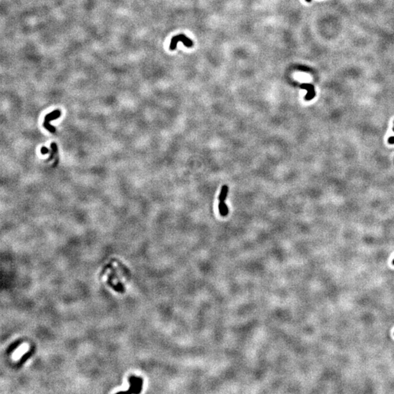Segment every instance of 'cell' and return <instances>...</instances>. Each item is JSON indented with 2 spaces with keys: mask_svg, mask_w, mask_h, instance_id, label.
<instances>
[{
  "mask_svg": "<svg viewBox=\"0 0 394 394\" xmlns=\"http://www.w3.org/2000/svg\"><path fill=\"white\" fill-rule=\"evenodd\" d=\"M229 192V187L226 185L222 186L219 196V212L222 216H226L229 213L228 207L225 204V199H226L227 193Z\"/></svg>",
  "mask_w": 394,
  "mask_h": 394,
  "instance_id": "6da1fadb",
  "label": "cell"
},
{
  "mask_svg": "<svg viewBox=\"0 0 394 394\" xmlns=\"http://www.w3.org/2000/svg\"><path fill=\"white\" fill-rule=\"evenodd\" d=\"M60 116L61 111L59 110V109H56V110H54L53 111V112H50L49 114L45 116L43 122V126L47 129V130H48L50 132H51V133H55V129L53 126H51V125L50 124V121H51V120H55V119L58 118H59Z\"/></svg>",
  "mask_w": 394,
  "mask_h": 394,
  "instance_id": "7a4b0ae2",
  "label": "cell"
},
{
  "mask_svg": "<svg viewBox=\"0 0 394 394\" xmlns=\"http://www.w3.org/2000/svg\"><path fill=\"white\" fill-rule=\"evenodd\" d=\"M180 41V42H183V44H184L185 46L188 47V48H190V47L193 46V43L190 39L187 37L185 36L184 35H179L177 36L174 37L172 39L171 43H170V48L171 51H173V50L177 48V42Z\"/></svg>",
  "mask_w": 394,
  "mask_h": 394,
  "instance_id": "3957f363",
  "label": "cell"
},
{
  "mask_svg": "<svg viewBox=\"0 0 394 394\" xmlns=\"http://www.w3.org/2000/svg\"><path fill=\"white\" fill-rule=\"evenodd\" d=\"M51 148H52V153H51V158L49 159V160H51V159H52L53 156V155L55 154V152H56V150H56V149H57V146H56V145H55V143H53L52 144H51Z\"/></svg>",
  "mask_w": 394,
  "mask_h": 394,
  "instance_id": "277c9868",
  "label": "cell"
},
{
  "mask_svg": "<svg viewBox=\"0 0 394 394\" xmlns=\"http://www.w3.org/2000/svg\"><path fill=\"white\" fill-rule=\"evenodd\" d=\"M48 152H49V150H48V149L47 148V147H42V149H41V153H42V154H46Z\"/></svg>",
  "mask_w": 394,
  "mask_h": 394,
  "instance_id": "5b68a950",
  "label": "cell"
},
{
  "mask_svg": "<svg viewBox=\"0 0 394 394\" xmlns=\"http://www.w3.org/2000/svg\"><path fill=\"white\" fill-rule=\"evenodd\" d=\"M388 143H391V144H394V136L390 137L389 139H388Z\"/></svg>",
  "mask_w": 394,
  "mask_h": 394,
  "instance_id": "8992f818",
  "label": "cell"
},
{
  "mask_svg": "<svg viewBox=\"0 0 394 394\" xmlns=\"http://www.w3.org/2000/svg\"><path fill=\"white\" fill-rule=\"evenodd\" d=\"M393 264H394V260H393Z\"/></svg>",
  "mask_w": 394,
  "mask_h": 394,
  "instance_id": "52a82bcc",
  "label": "cell"
},
{
  "mask_svg": "<svg viewBox=\"0 0 394 394\" xmlns=\"http://www.w3.org/2000/svg\"><path fill=\"white\" fill-rule=\"evenodd\" d=\"M393 130H394V129H393Z\"/></svg>",
  "mask_w": 394,
  "mask_h": 394,
  "instance_id": "ba28073f",
  "label": "cell"
}]
</instances>
